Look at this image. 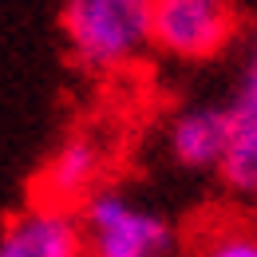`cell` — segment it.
<instances>
[{"label": "cell", "instance_id": "obj_1", "mask_svg": "<svg viewBox=\"0 0 257 257\" xmlns=\"http://www.w3.org/2000/svg\"><path fill=\"white\" fill-rule=\"evenodd\" d=\"M60 28L75 64L115 71L151 48V0H71Z\"/></svg>", "mask_w": 257, "mask_h": 257}, {"label": "cell", "instance_id": "obj_2", "mask_svg": "<svg viewBox=\"0 0 257 257\" xmlns=\"http://www.w3.org/2000/svg\"><path fill=\"white\" fill-rule=\"evenodd\" d=\"M79 225L87 257H162L174 241L170 225L155 210L135 206L119 190L91 194L79 210Z\"/></svg>", "mask_w": 257, "mask_h": 257}, {"label": "cell", "instance_id": "obj_3", "mask_svg": "<svg viewBox=\"0 0 257 257\" xmlns=\"http://www.w3.org/2000/svg\"><path fill=\"white\" fill-rule=\"evenodd\" d=\"M237 12L222 0H155L151 44L178 60H210L233 40Z\"/></svg>", "mask_w": 257, "mask_h": 257}, {"label": "cell", "instance_id": "obj_4", "mask_svg": "<svg viewBox=\"0 0 257 257\" xmlns=\"http://www.w3.org/2000/svg\"><path fill=\"white\" fill-rule=\"evenodd\" d=\"M0 257H87L79 214L44 202L20 210L0 229Z\"/></svg>", "mask_w": 257, "mask_h": 257}, {"label": "cell", "instance_id": "obj_5", "mask_svg": "<svg viewBox=\"0 0 257 257\" xmlns=\"http://www.w3.org/2000/svg\"><path fill=\"white\" fill-rule=\"evenodd\" d=\"M103 174V151L95 139L87 135H71L56 147V155L44 162L40 170V202L44 206H60L71 210V202H87L95 194V182Z\"/></svg>", "mask_w": 257, "mask_h": 257}, {"label": "cell", "instance_id": "obj_6", "mask_svg": "<svg viewBox=\"0 0 257 257\" xmlns=\"http://www.w3.org/2000/svg\"><path fill=\"white\" fill-rule=\"evenodd\" d=\"M229 135H233L229 107L202 103V107H190V111L174 115V123H170V155L182 166H190V170L222 166Z\"/></svg>", "mask_w": 257, "mask_h": 257}, {"label": "cell", "instance_id": "obj_7", "mask_svg": "<svg viewBox=\"0 0 257 257\" xmlns=\"http://www.w3.org/2000/svg\"><path fill=\"white\" fill-rule=\"evenodd\" d=\"M222 182L241 198H257V127H237L229 135V147L218 166Z\"/></svg>", "mask_w": 257, "mask_h": 257}, {"label": "cell", "instance_id": "obj_8", "mask_svg": "<svg viewBox=\"0 0 257 257\" xmlns=\"http://www.w3.org/2000/svg\"><path fill=\"white\" fill-rule=\"evenodd\" d=\"M229 115L237 127H257V28L249 36V56L241 67V83H237V95L229 103Z\"/></svg>", "mask_w": 257, "mask_h": 257}, {"label": "cell", "instance_id": "obj_9", "mask_svg": "<svg viewBox=\"0 0 257 257\" xmlns=\"http://www.w3.org/2000/svg\"><path fill=\"white\" fill-rule=\"evenodd\" d=\"M202 257H257V229H245V225L218 229L202 245Z\"/></svg>", "mask_w": 257, "mask_h": 257}]
</instances>
